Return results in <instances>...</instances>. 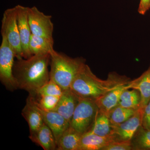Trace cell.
Returning <instances> with one entry per match:
<instances>
[{
  "instance_id": "6da1fadb",
  "label": "cell",
  "mask_w": 150,
  "mask_h": 150,
  "mask_svg": "<svg viewBox=\"0 0 150 150\" xmlns=\"http://www.w3.org/2000/svg\"><path fill=\"white\" fill-rule=\"evenodd\" d=\"M50 62L49 54L17 59L14 64L13 74L18 88L26 91L30 95L35 97L38 91L50 80L48 66Z\"/></svg>"
},
{
  "instance_id": "7a4b0ae2",
  "label": "cell",
  "mask_w": 150,
  "mask_h": 150,
  "mask_svg": "<svg viewBox=\"0 0 150 150\" xmlns=\"http://www.w3.org/2000/svg\"><path fill=\"white\" fill-rule=\"evenodd\" d=\"M129 81V78L114 72L109 73L107 79H101L85 64L73 81L70 88L81 98L95 100Z\"/></svg>"
},
{
  "instance_id": "3957f363",
  "label": "cell",
  "mask_w": 150,
  "mask_h": 150,
  "mask_svg": "<svg viewBox=\"0 0 150 150\" xmlns=\"http://www.w3.org/2000/svg\"><path fill=\"white\" fill-rule=\"evenodd\" d=\"M50 55V79L64 91L70 88L75 78L86 64V59L83 57L71 58L55 50Z\"/></svg>"
},
{
  "instance_id": "277c9868",
  "label": "cell",
  "mask_w": 150,
  "mask_h": 150,
  "mask_svg": "<svg viewBox=\"0 0 150 150\" xmlns=\"http://www.w3.org/2000/svg\"><path fill=\"white\" fill-rule=\"evenodd\" d=\"M99 112L94 100L81 98L73 114L70 126L83 135L91 130Z\"/></svg>"
},
{
  "instance_id": "5b68a950",
  "label": "cell",
  "mask_w": 150,
  "mask_h": 150,
  "mask_svg": "<svg viewBox=\"0 0 150 150\" xmlns=\"http://www.w3.org/2000/svg\"><path fill=\"white\" fill-rule=\"evenodd\" d=\"M1 34L6 38L13 50L17 59L23 58V53L20 37L16 7L8 9L3 14Z\"/></svg>"
},
{
  "instance_id": "8992f818",
  "label": "cell",
  "mask_w": 150,
  "mask_h": 150,
  "mask_svg": "<svg viewBox=\"0 0 150 150\" xmlns=\"http://www.w3.org/2000/svg\"><path fill=\"white\" fill-rule=\"evenodd\" d=\"M2 38L0 46V80L7 89L13 91L18 89L13 74L15 55L6 38L4 36Z\"/></svg>"
},
{
  "instance_id": "52a82bcc",
  "label": "cell",
  "mask_w": 150,
  "mask_h": 150,
  "mask_svg": "<svg viewBox=\"0 0 150 150\" xmlns=\"http://www.w3.org/2000/svg\"><path fill=\"white\" fill-rule=\"evenodd\" d=\"M28 16L32 34L54 40V24L51 16L45 14L36 7H33L28 8Z\"/></svg>"
},
{
  "instance_id": "ba28073f",
  "label": "cell",
  "mask_w": 150,
  "mask_h": 150,
  "mask_svg": "<svg viewBox=\"0 0 150 150\" xmlns=\"http://www.w3.org/2000/svg\"><path fill=\"white\" fill-rule=\"evenodd\" d=\"M144 108H140L135 114L123 123L111 124V135L114 141H131L135 132L142 125Z\"/></svg>"
},
{
  "instance_id": "9c48e42d",
  "label": "cell",
  "mask_w": 150,
  "mask_h": 150,
  "mask_svg": "<svg viewBox=\"0 0 150 150\" xmlns=\"http://www.w3.org/2000/svg\"><path fill=\"white\" fill-rule=\"evenodd\" d=\"M16 7L17 10L18 26L23 53V58L28 59L32 56L29 49V41L32 33L28 23V8L20 5L17 6Z\"/></svg>"
},
{
  "instance_id": "30bf717a",
  "label": "cell",
  "mask_w": 150,
  "mask_h": 150,
  "mask_svg": "<svg viewBox=\"0 0 150 150\" xmlns=\"http://www.w3.org/2000/svg\"><path fill=\"white\" fill-rule=\"evenodd\" d=\"M39 108L43 115L44 123L53 132L57 145L62 135L70 127V123L56 111H47Z\"/></svg>"
},
{
  "instance_id": "8fae6325",
  "label": "cell",
  "mask_w": 150,
  "mask_h": 150,
  "mask_svg": "<svg viewBox=\"0 0 150 150\" xmlns=\"http://www.w3.org/2000/svg\"><path fill=\"white\" fill-rule=\"evenodd\" d=\"M21 114L27 122L30 134L36 131L44 124L43 115L35 98L32 96L29 95L28 97Z\"/></svg>"
},
{
  "instance_id": "7c38bea8",
  "label": "cell",
  "mask_w": 150,
  "mask_h": 150,
  "mask_svg": "<svg viewBox=\"0 0 150 150\" xmlns=\"http://www.w3.org/2000/svg\"><path fill=\"white\" fill-rule=\"evenodd\" d=\"M81 98L71 89L64 90L54 111L59 112L70 123Z\"/></svg>"
},
{
  "instance_id": "4fadbf2b",
  "label": "cell",
  "mask_w": 150,
  "mask_h": 150,
  "mask_svg": "<svg viewBox=\"0 0 150 150\" xmlns=\"http://www.w3.org/2000/svg\"><path fill=\"white\" fill-rule=\"evenodd\" d=\"M29 138L44 150L57 149V143L54 134L45 123L36 131L30 134Z\"/></svg>"
},
{
  "instance_id": "5bb4252c",
  "label": "cell",
  "mask_w": 150,
  "mask_h": 150,
  "mask_svg": "<svg viewBox=\"0 0 150 150\" xmlns=\"http://www.w3.org/2000/svg\"><path fill=\"white\" fill-rule=\"evenodd\" d=\"M114 141L112 135L101 137L88 131L82 135L78 150H101Z\"/></svg>"
},
{
  "instance_id": "9a60e30c",
  "label": "cell",
  "mask_w": 150,
  "mask_h": 150,
  "mask_svg": "<svg viewBox=\"0 0 150 150\" xmlns=\"http://www.w3.org/2000/svg\"><path fill=\"white\" fill-rule=\"evenodd\" d=\"M128 82L119 86L95 100L100 112L107 114L111 109L118 105L121 94L125 90L128 89L127 87Z\"/></svg>"
},
{
  "instance_id": "2e32d148",
  "label": "cell",
  "mask_w": 150,
  "mask_h": 150,
  "mask_svg": "<svg viewBox=\"0 0 150 150\" xmlns=\"http://www.w3.org/2000/svg\"><path fill=\"white\" fill-rule=\"evenodd\" d=\"M128 89L139 91L142 96L141 108H144L150 100V65L146 71L140 76L127 84Z\"/></svg>"
},
{
  "instance_id": "e0dca14e",
  "label": "cell",
  "mask_w": 150,
  "mask_h": 150,
  "mask_svg": "<svg viewBox=\"0 0 150 150\" xmlns=\"http://www.w3.org/2000/svg\"><path fill=\"white\" fill-rule=\"evenodd\" d=\"M81 136V134L70 126L59 139L56 150H79Z\"/></svg>"
},
{
  "instance_id": "ac0fdd59",
  "label": "cell",
  "mask_w": 150,
  "mask_h": 150,
  "mask_svg": "<svg viewBox=\"0 0 150 150\" xmlns=\"http://www.w3.org/2000/svg\"><path fill=\"white\" fill-rule=\"evenodd\" d=\"M54 40L31 34L29 43L31 55L49 54L54 50Z\"/></svg>"
},
{
  "instance_id": "d6986e66",
  "label": "cell",
  "mask_w": 150,
  "mask_h": 150,
  "mask_svg": "<svg viewBox=\"0 0 150 150\" xmlns=\"http://www.w3.org/2000/svg\"><path fill=\"white\" fill-rule=\"evenodd\" d=\"M142 96L141 93L137 89H129L122 93L120 97L119 105L122 107L137 110L141 108Z\"/></svg>"
},
{
  "instance_id": "ffe728a7",
  "label": "cell",
  "mask_w": 150,
  "mask_h": 150,
  "mask_svg": "<svg viewBox=\"0 0 150 150\" xmlns=\"http://www.w3.org/2000/svg\"><path fill=\"white\" fill-rule=\"evenodd\" d=\"M131 142L132 150H150V130L140 126Z\"/></svg>"
},
{
  "instance_id": "44dd1931",
  "label": "cell",
  "mask_w": 150,
  "mask_h": 150,
  "mask_svg": "<svg viewBox=\"0 0 150 150\" xmlns=\"http://www.w3.org/2000/svg\"><path fill=\"white\" fill-rule=\"evenodd\" d=\"M112 129L111 123L107 115L99 111L93 126L89 131L98 136L106 137L111 134Z\"/></svg>"
},
{
  "instance_id": "7402d4cb",
  "label": "cell",
  "mask_w": 150,
  "mask_h": 150,
  "mask_svg": "<svg viewBox=\"0 0 150 150\" xmlns=\"http://www.w3.org/2000/svg\"><path fill=\"white\" fill-rule=\"evenodd\" d=\"M137 110L126 108L118 105L106 115L111 124H118L128 120L135 114Z\"/></svg>"
},
{
  "instance_id": "603a6c76",
  "label": "cell",
  "mask_w": 150,
  "mask_h": 150,
  "mask_svg": "<svg viewBox=\"0 0 150 150\" xmlns=\"http://www.w3.org/2000/svg\"><path fill=\"white\" fill-rule=\"evenodd\" d=\"M63 91L64 90L59 85L50 79L48 82L38 91L36 96L34 97H38L41 96H61Z\"/></svg>"
},
{
  "instance_id": "cb8c5ba5",
  "label": "cell",
  "mask_w": 150,
  "mask_h": 150,
  "mask_svg": "<svg viewBox=\"0 0 150 150\" xmlns=\"http://www.w3.org/2000/svg\"><path fill=\"white\" fill-rule=\"evenodd\" d=\"M60 97L53 96H41L34 98L38 107L43 110L51 111L55 109Z\"/></svg>"
},
{
  "instance_id": "d4e9b609",
  "label": "cell",
  "mask_w": 150,
  "mask_h": 150,
  "mask_svg": "<svg viewBox=\"0 0 150 150\" xmlns=\"http://www.w3.org/2000/svg\"><path fill=\"white\" fill-rule=\"evenodd\" d=\"M101 150H132L131 141H115L111 142Z\"/></svg>"
},
{
  "instance_id": "484cf974",
  "label": "cell",
  "mask_w": 150,
  "mask_h": 150,
  "mask_svg": "<svg viewBox=\"0 0 150 150\" xmlns=\"http://www.w3.org/2000/svg\"><path fill=\"white\" fill-rule=\"evenodd\" d=\"M142 126L150 130V100L144 108Z\"/></svg>"
},
{
  "instance_id": "4316f807",
  "label": "cell",
  "mask_w": 150,
  "mask_h": 150,
  "mask_svg": "<svg viewBox=\"0 0 150 150\" xmlns=\"http://www.w3.org/2000/svg\"><path fill=\"white\" fill-rule=\"evenodd\" d=\"M150 8V0H140L138 12L141 15L145 14Z\"/></svg>"
}]
</instances>
